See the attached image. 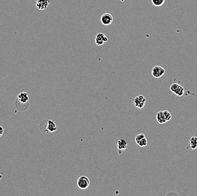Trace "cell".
<instances>
[{
	"label": "cell",
	"mask_w": 197,
	"mask_h": 196,
	"mask_svg": "<svg viewBox=\"0 0 197 196\" xmlns=\"http://www.w3.org/2000/svg\"><path fill=\"white\" fill-rule=\"evenodd\" d=\"M146 102V99L142 95H139L136 97L134 99V105L135 107L138 109H142L144 107Z\"/></svg>",
	"instance_id": "obj_3"
},
{
	"label": "cell",
	"mask_w": 197,
	"mask_h": 196,
	"mask_svg": "<svg viewBox=\"0 0 197 196\" xmlns=\"http://www.w3.org/2000/svg\"><path fill=\"white\" fill-rule=\"evenodd\" d=\"M156 118L159 124H164L167 122V120L165 118L163 111H158L156 114Z\"/></svg>",
	"instance_id": "obj_10"
},
{
	"label": "cell",
	"mask_w": 197,
	"mask_h": 196,
	"mask_svg": "<svg viewBox=\"0 0 197 196\" xmlns=\"http://www.w3.org/2000/svg\"><path fill=\"white\" fill-rule=\"evenodd\" d=\"M51 0H37L36 6L39 10H46L49 5Z\"/></svg>",
	"instance_id": "obj_6"
},
{
	"label": "cell",
	"mask_w": 197,
	"mask_h": 196,
	"mask_svg": "<svg viewBox=\"0 0 197 196\" xmlns=\"http://www.w3.org/2000/svg\"><path fill=\"white\" fill-rule=\"evenodd\" d=\"M190 148L193 150H195L197 148V137H191L190 139Z\"/></svg>",
	"instance_id": "obj_11"
},
{
	"label": "cell",
	"mask_w": 197,
	"mask_h": 196,
	"mask_svg": "<svg viewBox=\"0 0 197 196\" xmlns=\"http://www.w3.org/2000/svg\"><path fill=\"white\" fill-rule=\"evenodd\" d=\"M163 111V114H164V117H165V118L167 120V122H168V121H170L171 120V119L172 118V114L171 113L167 110H164Z\"/></svg>",
	"instance_id": "obj_14"
},
{
	"label": "cell",
	"mask_w": 197,
	"mask_h": 196,
	"mask_svg": "<svg viewBox=\"0 0 197 196\" xmlns=\"http://www.w3.org/2000/svg\"><path fill=\"white\" fill-rule=\"evenodd\" d=\"M101 23L104 26H109L113 22V17L112 15L109 13L104 14L101 17Z\"/></svg>",
	"instance_id": "obj_5"
},
{
	"label": "cell",
	"mask_w": 197,
	"mask_h": 196,
	"mask_svg": "<svg viewBox=\"0 0 197 196\" xmlns=\"http://www.w3.org/2000/svg\"><path fill=\"white\" fill-rule=\"evenodd\" d=\"M90 182L89 179L85 176L79 177L77 180L78 187L81 190H85L90 186Z\"/></svg>",
	"instance_id": "obj_2"
},
{
	"label": "cell",
	"mask_w": 197,
	"mask_h": 196,
	"mask_svg": "<svg viewBox=\"0 0 197 196\" xmlns=\"http://www.w3.org/2000/svg\"><path fill=\"white\" fill-rule=\"evenodd\" d=\"M17 99L22 104H26L29 100V96L28 93L25 92L20 93L17 96Z\"/></svg>",
	"instance_id": "obj_7"
},
{
	"label": "cell",
	"mask_w": 197,
	"mask_h": 196,
	"mask_svg": "<svg viewBox=\"0 0 197 196\" xmlns=\"http://www.w3.org/2000/svg\"><path fill=\"white\" fill-rule=\"evenodd\" d=\"M184 91H185V89H184L183 86L179 85L177 89L174 92V93L179 97H182L184 95Z\"/></svg>",
	"instance_id": "obj_12"
},
{
	"label": "cell",
	"mask_w": 197,
	"mask_h": 196,
	"mask_svg": "<svg viewBox=\"0 0 197 196\" xmlns=\"http://www.w3.org/2000/svg\"><path fill=\"white\" fill-rule=\"evenodd\" d=\"M2 177H3V175H1V174H0V180H1V179L2 178Z\"/></svg>",
	"instance_id": "obj_19"
},
{
	"label": "cell",
	"mask_w": 197,
	"mask_h": 196,
	"mask_svg": "<svg viewBox=\"0 0 197 196\" xmlns=\"http://www.w3.org/2000/svg\"><path fill=\"white\" fill-rule=\"evenodd\" d=\"M117 148H118L120 154L121 153V151L125 150L126 149L127 145V143L126 141L124 139H120L118 140L117 142Z\"/></svg>",
	"instance_id": "obj_9"
},
{
	"label": "cell",
	"mask_w": 197,
	"mask_h": 196,
	"mask_svg": "<svg viewBox=\"0 0 197 196\" xmlns=\"http://www.w3.org/2000/svg\"><path fill=\"white\" fill-rule=\"evenodd\" d=\"M178 86H179V84L177 83H173L170 86V89H171V91L173 93H174L175 91L177 89Z\"/></svg>",
	"instance_id": "obj_17"
},
{
	"label": "cell",
	"mask_w": 197,
	"mask_h": 196,
	"mask_svg": "<svg viewBox=\"0 0 197 196\" xmlns=\"http://www.w3.org/2000/svg\"><path fill=\"white\" fill-rule=\"evenodd\" d=\"M146 137L145 136V135L144 133H140V134H138L136 136H135V142L136 143L138 144V143L144 137Z\"/></svg>",
	"instance_id": "obj_16"
},
{
	"label": "cell",
	"mask_w": 197,
	"mask_h": 196,
	"mask_svg": "<svg viewBox=\"0 0 197 196\" xmlns=\"http://www.w3.org/2000/svg\"><path fill=\"white\" fill-rule=\"evenodd\" d=\"M4 133V130L3 127H2L1 125H0V137H1Z\"/></svg>",
	"instance_id": "obj_18"
},
{
	"label": "cell",
	"mask_w": 197,
	"mask_h": 196,
	"mask_svg": "<svg viewBox=\"0 0 197 196\" xmlns=\"http://www.w3.org/2000/svg\"><path fill=\"white\" fill-rule=\"evenodd\" d=\"M95 44L98 46L103 45L105 43L108 41V37L103 33H98L95 37Z\"/></svg>",
	"instance_id": "obj_4"
},
{
	"label": "cell",
	"mask_w": 197,
	"mask_h": 196,
	"mask_svg": "<svg viewBox=\"0 0 197 196\" xmlns=\"http://www.w3.org/2000/svg\"><path fill=\"white\" fill-rule=\"evenodd\" d=\"M165 0H151L152 4L156 7L162 6L165 3Z\"/></svg>",
	"instance_id": "obj_13"
},
{
	"label": "cell",
	"mask_w": 197,
	"mask_h": 196,
	"mask_svg": "<svg viewBox=\"0 0 197 196\" xmlns=\"http://www.w3.org/2000/svg\"><path fill=\"white\" fill-rule=\"evenodd\" d=\"M119 1H120L121 2H124L125 0H119Z\"/></svg>",
	"instance_id": "obj_20"
},
{
	"label": "cell",
	"mask_w": 197,
	"mask_h": 196,
	"mask_svg": "<svg viewBox=\"0 0 197 196\" xmlns=\"http://www.w3.org/2000/svg\"><path fill=\"white\" fill-rule=\"evenodd\" d=\"M46 130L48 132H54L57 130V127L56 126V123L53 120H49L46 125Z\"/></svg>",
	"instance_id": "obj_8"
},
{
	"label": "cell",
	"mask_w": 197,
	"mask_h": 196,
	"mask_svg": "<svg viewBox=\"0 0 197 196\" xmlns=\"http://www.w3.org/2000/svg\"><path fill=\"white\" fill-rule=\"evenodd\" d=\"M148 144V142H147V140L146 138V137H145L142 138L139 143H138V145L141 146V147H145Z\"/></svg>",
	"instance_id": "obj_15"
},
{
	"label": "cell",
	"mask_w": 197,
	"mask_h": 196,
	"mask_svg": "<svg viewBox=\"0 0 197 196\" xmlns=\"http://www.w3.org/2000/svg\"><path fill=\"white\" fill-rule=\"evenodd\" d=\"M165 72V70L163 67L160 66H155L152 69V75L156 79L160 78L162 77Z\"/></svg>",
	"instance_id": "obj_1"
}]
</instances>
